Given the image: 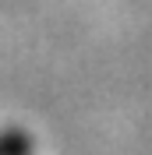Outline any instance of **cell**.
Wrapping results in <instances>:
<instances>
[{"instance_id":"obj_1","label":"cell","mask_w":152,"mask_h":155,"mask_svg":"<svg viewBox=\"0 0 152 155\" xmlns=\"http://www.w3.org/2000/svg\"><path fill=\"white\" fill-rule=\"evenodd\" d=\"M0 155H32V141L21 130H0Z\"/></svg>"}]
</instances>
